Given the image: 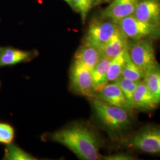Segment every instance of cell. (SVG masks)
<instances>
[{"label": "cell", "instance_id": "1", "mask_svg": "<svg viewBox=\"0 0 160 160\" xmlns=\"http://www.w3.org/2000/svg\"><path fill=\"white\" fill-rule=\"evenodd\" d=\"M49 139L69 149L80 159H100L99 142L95 133L87 126L76 123L50 135Z\"/></svg>", "mask_w": 160, "mask_h": 160}, {"label": "cell", "instance_id": "2", "mask_svg": "<svg viewBox=\"0 0 160 160\" xmlns=\"http://www.w3.org/2000/svg\"><path fill=\"white\" fill-rule=\"evenodd\" d=\"M92 101L98 120L110 131H121L131 125V111L112 105L97 97L92 98Z\"/></svg>", "mask_w": 160, "mask_h": 160}, {"label": "cell", "instance_id": "3", "mask_svg": "<svg viewBox=\"0 0 160 160\" xmlns=\"http://www.w3.org/2000/svg\"><path fill=\"white\" fill-rule=\"evenodd\" d=\"M103 18L95 20L90 24L83 38L82 45L99 49L108 42L118 30L116 22Z\"/></svg>", "mask_w": 160, "mask_h": 160}, {"label": "cell", "instance_id": "4", "mask_svg": "<svg viewBox=\"0 0 160 160\" xmlns=\"http://www.w3.org/2000/svg\"><path fill=\"white\" fill-rule=\"evenodd\" d=\"M127 52L132 61L145 75L158 64L152 43L148 39L135 40L128 46Z\"/></svg>", "mask_w": 160, "mask_h": 160}, {"label": "cell", "instance_id": "5", "mask_svg": "<svg viewBox=\"0 0 160 160\" xmlns=\"http://www.w3.org/2000/svg\"><path fill=\"white\" fill-rule=\"evenodd\" d=\"M116 24L126 38L134 40L156 37L160 32L159 26L142 22L133 14L121 19Z\"/></svg>", "mask_w": 160, "mask_h": 160}, {"label": "cell", "instance_id": "6", "mask_svg": "<svg viewBox=\"0 0 160 160\" xmlns=\"http://www.w3.org/2000/svg\"><path fill=\"white\" fill-rule=\"evenodd\" d=\"M70 85L78 94L90 98L95 95L92 71L75 60L70 71Z\"/></svg>", "mask_w": 160, "mask_h": 160}, {"label": "cell", "instance_id": "7", "mask_svg": "<svg viewBox=\"0 0 160 160\" xmlns=\"http://www.w3.org/2000/svg\"><path fill=\"white\" fill-rule=\"evenodd\" d=\"M129 145L149 154L160 155V127H145L131 138Z\"/></svg>", "mask_w": 160, "mask_h": 160}, {"label": "cell", "instance_id": "8", "mask_svg": "<svg viewBox=\"0 0 160 160\" xmlns=\"http://www.w3.org/2000/svg\"><path fill=\"white\" fill-rule=\"evenodd\" d=\"M94 97L131 112L133 109L126 99L120 87L116 82H110L106 84L95 93Z\"/></svg>", "mask_w": 160, "mask_h": 160}, {"label": "cell", "instance_id": "9", "mask_svg": "<svg viewBox=\"0 0 160 160\" xmlns=\"http://www.w3.org/2000/svg\"><path fill=\"white\" fill-rule=\"evenodd\" d=\"M141 0H113L106 7L102 16L118 22L121 19L134 14L138 4Z\"/></svg>", "mask_w": 160, "mask_h": 160}, {"label": "cell", "instance_id": "10", "mask_svg": "<svg viewBox=\"0 0 160 160\" xmlns=\"http://www.w3.org/2000/svg\"><path fill=\"white\" fill-rule=\"evenodd\" d=\"M133 15L138 20L160 27V1L141 0Z\"/></svg>", "mask_w": 160, "mask_h": 160}, {"label": "cell", "instance_id": "11", "mask_svg": "<svg viewBox=\"0 0 160 160\" xmlns=\"http://www.w3.org/2000/svg\"><path fill=\"white\" fill-rule=\"evenodd\" d=\"M37 52L26 51L11 47L0 48V68L27 62L36 57Z\"/></svg>", "mask_w": 160, "mask_h": 160}, {"label": "cell", "instance_id": "12", "mask_svg": "<svg viewBox=\"0 0 160 160\" xmlns=\"http://www.w3.org/2000/svg\"><path fill=\"white\" fill-rule=\"evenodd\" d=\"M158 104L151 95L144 83L141 81L135 89L133 96V106L134 109L143 111H150L157 108Z\"/></svg>", "mask_w": 160, "mask_h": 160}, {"label": "cell", "instance_id": "13", "mask_svg": "<svg viewBox=\"0 0 160 160\" xmlns=\"http://www.w3.org/2000/svg\"><path fill=\"white\" fill-rule=\"evenodd\" d=\"M127 47V38L118 29L111 39L99 48V50L103 57L112 59L125 50Z\"/></svg>", "mask_w": 160, "mask_h": 160}, {"label": "cell", "instance_id": "14", "mask_svg": "<svg viewBox=\"0 0 160 160\" xmlns=\"http://www.w3.org/2000/svg\"><path fill=\"white\" fill-rule=\"evenodd\" d=\"M103 57L99 49L82 45L76 52L74 60L92 70Z\"/></svg>", "mask_w": 160, "mask_h": 160}, {"label": "cell", "instance_id": "15", "mask_svg": "<svg viewBox=\"0 0 160 160\" xmlns=\"http://www.w3.org/2000/svg\"><path fill=\"white\" fill-rule=\"evenodd\" d=\"M149 92L157 104L160 103V65L149 70L143 79Z\"/></svg>", "mask_w": 160, "mask_h": 160}, {"label": "cell", "instance_id": "16", "mask_svg": "<svg viewBox=\"0 0 160 160\" xmlns=\"http://www.w3.org/2000/svg\"><path fill=\"white\" fill-rule=\"evenodd\" d=\"M111 59L102 57L94 68L92 70V76L95 93L108 83L107 76Z\"/></svg>", "mask_w": 160, "mask_h": 160}, {"label": "cell", "instance_id": "17", "mask_svg": "<svg viewBox=\"0 0 160 160\" xmlns=\"http://www.w3.org/2000/svg\"><path fill=\"white\" fill-rule=\"evenodd\" d=\"M126 49L119 55L111 59L107 76L108 82H114L121 77L125 63Z\"/></svg>", "mask_w": 160, "mask_h": 160}, {"label": "cell", "instance_id": "18", "mask_svg": "<svg viewBox=\"0 0 160 160\" xmlns=\"http://www.w3.org/2000/svg\"><path fill=\"white\" fill-rule=\"evenodd\" d=\"M121 76L134 81H141L145 77L143 72L132 61L128 53L127 49L125 53V63Z\"/></svg>", "mask_w": 160, "mask_h": 160}, {"label": "cell", "instance_id": "19", "mask_svg": "<svg viewBox=\"0 0 160 160\" xmlns=\"http://www.w3.org/2000/svg\"><path fill=\"white\" fill-rule=\"evenodd\" d=\"M3 160H36L37 159L16 145L12 143L6 146Z\"/></svg>", "mask_w": 160, "mask_h": 160}, {"label": "cell", "instance_id": "20", "mask_svg": "<svg viewBox=\"0 0 160 160\" xmlns=\"http://www.w3.org/2000/svg\"><path fill=\"white\" fill-rule=\"evenodd\" d=\"M114 82H116L120 87L128 102L134 109L133 106V96L138 84L140 81H134L121 76Z\"/></svg>", "mask_w": 160, "mask_h": 160}, {"label": "cell", "instance_id": "21", "mask_svg": "<svg viewBox=\"0 0 160 160\" xmlns=\"http://www.w3.org/2000/svg\"><path fill=\"white\" fill-rule=\"evenodd\" d=\"M15 136L13 127L8 123L0 122V143L8 145L12 143Z\"/></svg>", "mask_w": 160, "mask_h": 160}, {"label": "cell", "instance_id": "22", "mask_svg": "<svg viewBox=\"0 0 160 160\" xmlns=\"http://www.w3.org/2000/svg\"><path fill=\"white\" fill-rule=\"evenodd\" d=\"M92 0H72V6L81 15L82 22L84 23L86 17L92 7Z\"/></svg>", "mask_w": 160, "mask_h": 160}, {"label": "cell", "instance_id": "23", "mask_svg": "<svg viewBox=\"0 0 160 160\" xmlns=\"http://www.w3.org/2000/svg\"><path fill=\"white\" fill-rule=\"evenodd\" d=\"M103 159L108 160H135L136 158L131 155L125 154V153H121V154L107 156L104 157Z\"/></svg>", "mask_w": 160, "mask_h": 160}, {"label": "cell", "instance_id": "24", "mask_svg": "<svg viewBox=\"0 0 160 160\" xmlns=\"http://www.w3.org/2000/svg\"><path fill=\"white\" fill-rule=\"evenodd\" d=\"M63 1H65L67 3H68L71 7H73V6H72V0H63Z\"/></svg>", "mask_w": 160, "mask_h": 160}, {"label": "cell", "instance_id": "25", "mask_svg": "<svg viewBox=\"0 0 160 160\" xmlns=\"http://www.w3.org/2000/svg\"><path fill=\"white\" fill-rule=\"evenodd\" d=\"M106 0H92V1H95L96 2H102V1H104Z\"/></svg>", "mask_w": 160, "mask_h": 160}]
</instances>
